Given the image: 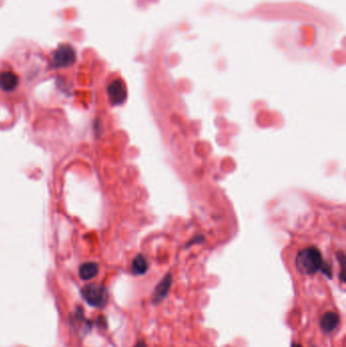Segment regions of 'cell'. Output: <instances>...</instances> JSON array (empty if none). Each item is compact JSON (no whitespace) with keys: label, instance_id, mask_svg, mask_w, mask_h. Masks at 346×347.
Masks as SVG:
<instances>
[{"label":"cell","instance_id":"cell-1","mask_svg":"<svg viewBox=\"0 0 346 347\" xmlns=\"http://www.w3.org/2000/svg\"><path fill=\"white\" fill-rule=\"evenodd\" d=\"M325 262L322 254L316 247H308L300 251L296 258L297 269L305 275H313L321 271Z\"/></svg>","mask_w":346,"mask_h":347},{"label":"cell","instance_id":"cell-2","mask_svg":"<svg viewBox=\"0 0 346 347\" xmlns=\"http://www.w3.org/2000/svg\"><path fill=\"white\" fill-rule=\"evenodd\" d=\"M81 295L85 302L96 308L105 306L107 302V290L103 285L97 283H90L85 285L82 290Z\"/></svg>","mask_w":346,"mask_h":347},{"label":"cell","instance_id":"cell-3","mask_svg":"<svg viewBox=\"0 0 346 347\" xmlns=\"http://www.w3.org/2000/svg\"><path fill=\"white\" fill-rule=\"evenodd\" d=\"M76 52L71 46L62 45L53 54V63L55 67H67L75 63Z\"/></svg>","mask_w":346,"mask_h":347},{"label":"cell","instance_id":"cell-4","mask_svg":"<svg viewBox=\"0 0 346 347\" xmlns=\"http://www.w3.org/2000/svg\"><path fill=\"white\" fill-rule=\"evenodd\" d=\"M108 95L113 105H121L127 98V90L122 80H113L108 86Z\"/></svg>","mask_w":346,"mask_h":347},{"label":"cell","instance_id":"cell-5","mask_svg":"<svg viewBox=\"0 0 346 347\" xmlns=\"http://www.w3.org/2000/svg\"><path fill=\"white\" fill-rule=\"evenodd\" d=\"M172 285V275L171 274H167V275L163 277L160 282L155 286L154 295H153V303L154 304H159L165 300L169 294V290Z\"/></svg>","mask_w":346,"mask_h":347},{"label":"cell","instance_id":"cell-6","mask_svg":"<svg viewBox=\"0 0 346 347\" xmlns=\"http://www.w3.org/2000/svg\"><path fill=\"white\" fill-rule=\"evenodd\" d=\"M339 324V317L334 312L325 313L320 321V326L322 330L326 333H330L334 331Z\"/></svg>","mask_w":346,"mask_h":347},{"label":"cell","instance_id":"cell-7","mask_svg":"<svg viewBox=\"0 0 346 347\" xmlns=\"http://www.w3.org/2000/svg\"><path fill=\"white\" fill-rule=\"evenodd\" d=\"M19 83V77L11 71H3L0 73V88L4 91L13 90Z\"/></svg>","mask_w":346,"mask_h":347},{"label":"cell","instance_id":"cell-8","mask_svg":"<svg viewBox=\"0 0 346 347\" xmlns=\"http://www.w3.org/2000/svg\"><path fill=\"white\" fill-rule=\"evenodd\" d=\"M99 273V266L94 262H86L79 267V276L83 280H90Z\"/></svg>","mask_w":346,"mask_h":347},{"label":"cell","instance_id":"cell-9","mask_svg":"<svg viewBox=\"0 0 346 347\" xmlns=\"http://www.w3.org/2000/svg\"><path fill=\"white\" fill-rule=\"evenodd\" d=\"M149 269V263L142 255H137L132 261L131 271L134 275H142Z\"/></svg>","mask_w":346,"mask_h":347},{"label":"cell","instance_id":"cell-10","mask_svg":"<svg viewBox=\"0 0 346 347\" xmlns=\"http://www.w3.org/2000/svg\"><path fill=\"white\" fill-rule=\"evenodd\" d=\"M135 347H147V344H145L144 341H139V342L135 345Z\"/></svg>","mask_w":346,"mask_h":347},{"label":"cell","instance_id":"cell-11","mask_svg":"<svg viewBox=\"0 0 346 347\" xmlns=\"http://www.w3.org/2000/svg\"><path fill=\"white\" fill-rule=\"evenodd\" d=\"M293 347H302V345H300V344H297V343H295V344H293Z\"/></svg>","mask_w":346,"mask_h":347}]
</instances>
